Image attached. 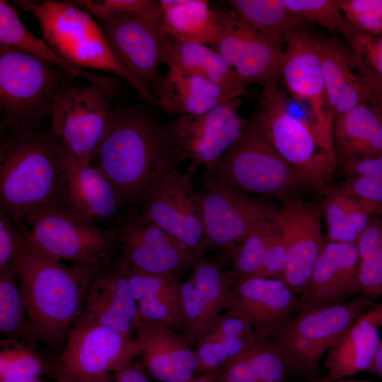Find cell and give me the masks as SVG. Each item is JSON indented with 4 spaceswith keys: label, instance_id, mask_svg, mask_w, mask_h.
Segmentation results:
<instances>
[{
    "label": "cell",
    "instance_id": "cell-49",
    "mask_svg": "<svg viewBox=\"0 0 382 382\" xmlns=\"http://www.w3.org/2000/svg\"><path fill=\"white\" fill-rule=\"evenodd\" d=\"M108 382H150L139 366H132L115 374Z\"/></svg>",
    "mask_w": 382,
    "mask_h": 382
},
{
    "label": "cell",
    "instance_id": "cell-12",
    "mask_svg": "<svg viewBox=\"0 0 382 382\" xmlns=\"http://www.w3.org/2000/svg\"><path fill=\"white\" fill-rule=\"evenodd\" d=\"M120 254L115 260L138 272L180 278L200 258L195 251L146 217L132 211L117 223Z\"/></svg>",
    "mask_w": 382,
    "mask_h": 382
},
{
    "label": "cell",
    "instance_id": "cell-43",
    "mask_svg": "<svg viewBox=\"0 0 382 382\" xmlns=\"http://www.w3.org/2000/svg\"><path fill=\"white\" fill-rule=\"evenodd\" d=\"M97 20L138 18L163 24L159 1L155 0H79L71 1Z\"/></svg>",
    "mask_w": 382,
    "mask_h": 382
},
{
    "label": "cell",
    "instance_id": "cell-51",
    "mask_svg": "<svg viewBox=\"0 0 382 382\" xmlns=\"http://www.w3.org/2000/svg\"><path fill=\"white\" fill-rule=\"evenodd\" d=\"M366 102L376 110L382 120V86L371 90Z\"/></svg>",
    "mask_w": 382,
    "mask_h": 382
},
{
    "label": "cell",
    "instance_id": "cell-36",
    "mask_svg": "<svg viewBox=\"0 0 382 382\" xmlns=\"http://www.w3.org/2000/svg\"><path fill=\"white\" fill-rule=\"evenodd\" d=\"M323 212L328 226L325 241L357 244L371 217L382 215V207L356 199L339 190H329Z\"/></svg>",
    "mask_w": 382,
    "mask_h": 382
},
{
    "label": "cell",
    "instance_id": "cell-11",
    "mask_svg": "<svg viewBox=\"0 0 382 382\" xmlns=\"http://www.w3.org/2000/svg\"><path fill=\"white\" fill-rule=\"evenodd\" d=\"M118 90L74 86L56 98L51 127L80 165L91 166L110 127Z\"/></svg>",
    "mask_w": 382,
    "mask_h": 382
},
{
    "label": "cell",
    "instance_id": "cell-4",
    "mask_svg": "<svg viewBox=\"0 0 382 382\" xmlns=\"http://www.w3.org/2000/svg\"><path fill=\"white\" fill-rule=\"evenodd\" d=\"M262 87L257 115L269 141L304 185L328 190L337 163L333 129L291 111L278 81Z\"/></svg>",
    "mask_w": 382,
    "mask_h": 382
},
{
    "label": "cell",
    "instance_id": "cell-32",
    "mask_svg": "<svg viewBox=\"0 0 382 382\" xmlns=\"http://www.w3.org/2000/svg\"><path fill=\"white\" fill-rule=\"evenodd\" d=\"M381 342L378 327L358 318L326 352L323 365L327 376L324 378L341 380L369 371Z\"/></svg>",
    "mask_w": 382,
    "mask_h": 382
},
{
    "label": "cell",
    "instance_id": "cell-33",
    "mask_svg": "<svg viewBox=\"0 0 382 382\" xmlns=\"http://www.w3.org/2000/svg\"><path fill=\"white\" fill-rule=\"evenodd\" d=\"M168 66H174L243 96L248 84L238 76L233 68L209 46L170 38L163 59Z\"/></svg>",
    "mask_w": 382,
    "mask_h": 382
},
{
    "label": "cell",
    "instance_id": "cell-42",
    "mask_svg": "<svg viewBox=\"0 0 382 382\" xmlns=\"http://www.w3.org/2000/svg\"><path fill=\"white\" fill-rule=\"evenodd\" d=\"M55 368L56 363L25 342L6 338L0 342V379L39 378Z\"/></svg>",
    "mask_w": 382,
    "mask_h": 382
},
{
    "label": "cell",
    "instance_id": "cell-7",
    "mask_svg": "<svg viewBox=\"0 0 382 382\" xmlns=\"http://www.w3.org/2000/svg\"><path fill=\"white\" fill-rule=\"evenodd\" d=\"M25 242L50 259L103 267L120 249L117 225L104 228L71 212L62 204L32 214L21 226Z\"/></svg>",
    "mask_w": 382,
    "mask_h": 382
},
{
    "label": "cell",
    "instance_id": "cell-15",
    "mask_svg": "<svg viewBox=\"0 0 382 382\" xmlns=\"http://www.w3.org/2000/svg\"><path fill=\"white\" fill-rule=\"evenodd\" d=\"M142 213L202 257L207 248L199 194L190 173L177 169L163 176L140 200Z\"/></svg>",
    "mask_w": 382,
    "mask_h": 382
},
{
    "label": "cell",
    "instance_id": "cell-44",
    "mask_svg": "<svg viewBox=\"0 0 382 382\" xmlns=\"http://www.w3.org/2000/svg\"><path fill=\"white\" fill-rule=\"evenodd\" d=\"M294 14L307 22L316 23L330 33L339 31L344 15L340 0H283Z\"/></svg>",
    "mask_w": 382,
    "mask_h": 382
},
{
    "label": "cell",
    "instance_id": "cell-13",
    "mask_svg": "<svg viewBox=\"0 0 382 382\" xmlns=\"http://www.w3.org/2000/svg\"><path fill=\"white\" fill-rule=\"evenodd\" d=\"M241 102L236 97L202 114L175 117L167 127L181 161L194 168L203 166L209 173L248 122L239 115Z\"/></svg>",
    "mask_w": 382,
    "mask_h": 382
},
{
    "label": "cell",
    "instance_id": "cell-9",
    "mask_svg": "<svg viewBox=\"0 0 382 382\" xmlns=\"http://www.w3.org/2000/svg\"><path fill=\"white\" fill-rule=\"evenodd\" d=\"M141 351L136 340L81 313L69 328L56 361L57 382H108Z\"/></svg>",
    "mask_w": 382,
    "mask_h": 382
},
{
    "label": "cell",
    "instance_id": "cell-29",
    "mask_svg": "<svg viewBox=\"0 0 382 382\" xmlns=\"http://www.w3.org/2000/svg\"><path fill=\"white\" fill-rule=\"evenodd\" d=\"M293 371L294 366L284 349L271 337H258L208 376L214 382H287Z\"/></svg>",
    "mask_w": 382,
    "mask_h": 382
},
{
    "label": "cell",
    "instance_id": "cell-25",
    "mask_svg": "<svg viewBox=\"0 0 382 382\" xmlns=\"http://www.w3.org/2000/svg\"><path fill=\"white\" fill-rule=\"evenodd\" d=\"M83 313L98 323L132 337L139 308L124 268L115 260L99 268L86 294Z\"/></svg>",
    "mask_w": 382,
    "mask_h": 382
},
{
    "label": "cell",
    "instance_id": "cell-21",
    "mask_svg": "<svg viewBox=\"0 0 382 382\" xmlns=\"http://www.w3.org/2000/svg\"><path fill=\"white\" fill-rule=\"evenodd\" d=\"M227 309L243 314L260 337H271L301 313V301L284 279L253 277L233 282Z\"/></svg>",
    "mask_w": 382,
    "mask_h": 382
},
{
    "label": "cell",
    "instance_id": "cell-37",
    "mask_svg": "<svg viewBox=\"0 0 382 382\" xmlns=\"http://www.w3.org/2000/svg\"><path fill=\"white\" fill-rule=\"evenodd\" d=\"M226 2L250 26L282 43L287 33L308 23L289 11L283 0H230Z\"/></svg>",
    "mask_w": 382,
    "mask_h": 382
},
{
    "label": "cell",
    "instance_id": "cell-22",
    "mask_svg": "<svg viewBox=\"0 0 382 382\" xmlns=\"http://www.w3.org/2000/svg\"><path fill=\"white\" fill-rule=\"evenodd\" d=\"M357 244L324 242L308 284L300 297L308 312L345 302L361 293Z\"/></svg>",
    "mask_w": 382,
    "mask_h": 382
},
{
    "label": "cell",
    "instance_id": "cell-8",
    "mask_svg": "<svg viewBox=\"0 0 382 382\" xmlns=\"http://www.w3.org/2000/svg\"><path fill=\"white\" fill-rule=\"evenodd\" d=\"M212 178L241 192L279 199L303 183L269 141L256 112L248 120L239 139L208 173Z\"/></svg>",
    "mask_w": 382,
    "mask_h": 382
},
{
    "label": "cell",
    "instance_id": "cell-30",
    "mask_svg": "<svg viewBox=\"0 0 382 382\" xmlns=\"http://www.w3.org/2000/svg\"><path fill=\"white\" fill-rule=\"evenodd\" d=\"M122 267L137 302L139 313L179 334L183 333L184 336L185 327L179 296L180 278Z\"/></svg>",
    "mask_w": 382,
    "mask_h": 382
},
{
    "label": "cell",
    "instance_id": "cell-14",
    "mask_svg": "<svg viewBox=\"0 0 382 382\" xmlns=\"http://www.w3.org/2000/svg\"><path fill=\"white\" fill-rule=\"evenodd\" d=\"M218 34L209 47L220 54L245 83L262 86L281 77L282 42L254 29L231 8H213Z\"/></svg>",
    "mask_w": 382,
    "mask_h": 382
},
{
    "label": "cell",
    "instance_id": "cell-31",
    "mask_svg": "<svg viewBox=\"0 0 382 382\" xmlns=\"http://www.w3.org/2000/svg\"><path fill=\"white\" fill-rule=\"evenodd\" d=\"M333 136L337 161L344 166L382 156V120L367 102L335 119Z\"/></svg>",
    "mask_w": 382,
    "mask_h": 382
},
{
    "label": "cell",
    "instance_id": "cell-6",
    "mask_svg": "<svg viewBox=\"0 0 382 382\" xmlns=\"http://www.w3.org/2000/svg\"><path fill=\"white\" fill-rule=\"evenodd\" d=\"M76 76L14 47L0 45V127L41 125Z\"/></svg>",
    "mask_w": 382,
    "mask_h": 382
},
{
    "label": "cell",
    "instance_id": "cell-26",
    "mask_svg": "<svg viewBox=\"0 0 382 382\" xmlns=\"http://www.w3.org/2000/svg\"><path fill=\"white\" fill-rule=\"evenodd\" d=\"M328 112L333 120L366 102L364 84L349 50L331 38H319Z\"/></svg>",
    "mask_w": 382,
    "mask_h": 382
},
{
    "label": "cell",
    "instance_id": "cell-5",
    "mask_svg": "<svg viewBox=\"0 0 382 382\" xmlns=\"http://www.w3.org/2000/svg\"><path fill=\"white\" fill-rule=\"evenodd\" d=\"M16 8L32 13L43 40L64 61L80 69L107 71L125 80L150 104L157 98L115 58L97 21L71 1H14Z\"/></svg>",
    "mask_w": 382,
    "mask_h": 382
},
{
    "label": "cell",
    "instance_id": "cell-24",
    "mask_svg": "<svg viewBox=\"0 0 382 382\" xmlns=\"http://www.w3.org/2000/svg\"><path fill=\"white\" fill-rule=\"evenodd\" d=\"M65 148L62 205L88 221L117 224L121 218L119 211L122 207L112 184L98 167L80 165Z\"/></svg>",
    "mask_w": 382,
    "mask_h": 382
},
{
    "label": "cell",
    "instance_id": "cell-16",
    "mask_svg": "<svg viewBox=\"0 0 382 382\" xmlns=\"http://www.w3.org/2000/svg\"><path fill=\"white\" fill-rule=\"evenodd\" d=\"M199 194L207 248L226 258L257 225L272 217L274 207L210 178Z\"/></svg>",
    "mask_w": 382,
    "mask_h": 382
},
{
    "label": "cell",
    "instance_id": "cell-53",
    "mask_svg": "<svg viewBox=\"0 0 382 382\" xmlns=\"http://www.w3.org/2000/svg\"><path fill=\"white\" fill-rule=\"evenodd\" d=\"M0 382H47L39 378H21L11 379H0Z\"/></svg>",
    "mask_w": 382,
    "mask_h": 382
},
{
    "label": "cell",
    "instance_id": "cell-17",
    "mask_svg": "<svg viewBox=\"0 0 382 382\" xmlns=\"http://www.w3.org/2000/svg\"><path fill=\"white\" fill-rule=\"evenodd\" d=\"M274 207L272 217L278 226L286 251L284 280L301 297L308 284L323 246L320 211L314 204L286 197Z\"/></svg>",
    "mask_w": 382,
    "mask_h": 382
},
{
    "label": "cell",
    "instance_id": "cell-18",
    "mask_svg": "<svg viewBox=\"0 0 382 382\" xmlns=\"http://www.w3.org/2000/svg\"><path fill=\"white\" fill-rule=\"evenodd\" d=\"M97 21L120 64L154 95L162 77L159 67L171 38L163 24L138 18Z\"/></svg>",
    "mask_w": 382,
    "mask_h": 382
},
{
    "label": "cell",
    "instance_id": "cell-46",
    "mask_svg": "<svg viewBox=\"0 0 382 382\" xmlns=\"http://www.w3.org/2000/svg\"><path fill=\"white\" fill-rule=\"evenodd\" d=\"M23 241L21 227L0 212V270L15 266Z\"/></svg>",
    "mask_w": 382,
    "mask_h": 382
},
{
    "label": "cell",
    "instance_id": "cell-35",
    "mask_svg": "<svg viewBox=\"0 0 382 382\" xmlns=\"http://www.w3.org/2000/svg\"><path fill=\"white\" fill-rule=\"evenodd\" d=\"M0 45L36 56L76 77L84 79L89 84L106 86L110 81V77L80 69L62 59L43 39L36 37L26 28L16 9L6 0L0 1Z\"/></svg>",
    "mask_w": 382,
    "mask_h": 382
},
{
    "label": "cell",
    "instance_id": "cell-34",
    "mask_svg": "<svg viewBox=\"0 0 382 382\" xmlns=\"http://www.w3.org/2000/svg\"><path fill=\"white\" fill-rule=\"evenodd\" d=\"M163 28L173 39L211 45L218 34L213 8L206 0H160Z\"/></svg>",
    "mask_w": 382,
    "mask_h": 382
},
{
    "label": "cell",
    "instance_id": "cell-2",
    "mask_svg": "<svg viewBox=\"0 0 382 382\" xmlns=\"http://www.w3.org/2000/svg\"><path fill=\"white\" fill-rule=\"evenodd\" d=\"M181 161L167 126L137 107L118 105L94 166L112 184L122 207L140 202Z\"/></svg>",
    "mask_w": 382,
    "mask_h": 382
},
{
    "label": "cell",
    "instance_id": "cell-28",
    "mask_svg": "<svg viewBox=\"0 0 382 382\" xmlns=\"http://www.w3.org/2000/svg\"><path fill=\"white\" fill-rule=\"evenodd\" d=\"M260 337L241 313L227 309L195 344L197 374H212Z\"/></svg>",
    "mask_w": 382,
    "mask_h": 382
},
{
    "label": "cell",
    "instance_id": "cell-23",
    "mask_svg": "<svg viewBox=\"0 0 382 382\" xmlns=\"http://www.w3.org/2000/svg\"><path fill=\"white\" fill-rule=\"evenodd\" d=\"M134 330L143 364L156 379L162 382H189L196 377L197 357L180 334L139 313Z\"/></svg>",
    "mask_w": 382,
    "mask_h": 382
},
{
    "label": "cell",
    "instance_id": "cell-54",
    "mask_svg": "<svg viewBox=\"0 0 382 382\" xmlns=\"http://www.w3.org/2000/svg\"><path fill=\"white\" fill-rule=\"evenodd\" d=\"M189 382H214L212 378L206 374H199L197 377Z\"/></svg>",
    "mask_w": 382,
    "mask_h": 382
},
{
    "label": "cell",
    "instance_id": "cell-3",
    "mask_svg": "<svg viewBox=\"0 0 382 382\" xmlns=\"http://www.w3.org/2000/svg\"><path fill=\"white\" fill-rule=\"evenodd\" d=\"M15 269L31 342L63 350L67 332L83 311L88 284L99 267L64 265L40 254L24 240Z\"/></svg>",
    "mask_w": 382,
    "mask_h": 382
},
{
    "label": "cell",
    "instance_id": "cell-41",
    "mask_svg": "<svg viewBox=\"0 0 382 382\" xmlns=\"http://www.w3.org/2000/svg\"><path fill=\"white\" fill-rule=\"evenodd\" d=\"M339 31L350 45L357 69L368 93L382 86V33L372 35L360 33L345 18Z\"/></svg>",
    "mask_w": 382,
    "mask_h": 382
},
{
    "label": "cell",
    "instance_id": "cell-47",
    "mask_svg": "<svg viewBox=\"0 0 382 382\" xmlns=\"http://www.w3.org/2000/svg\"><path fill=\"white\" fill-rule=\"evenodd\" d=\"M340 190L350 197L382 207L381 180L362 175L350 176Z\"/></svg>",
    "mask_w": 382,
    "mask_h": 382
},
{
    "label": "cell",
    "instance_id": "cell-27",
    "mask_svg": "<svg viewBox=\"0 0 382 382\" xmlns=\"http://www.w3.org/2000/svg\"><path fill=\"white\" fill-rule=\"evenodd\" d=\"M168 67L154 92L158 105L168 113L202 114L231 98L242 96L179 67Z\"/></svg>",
    "mask_w": 382,
    "mask_h": 382
},
{
    "label": "cell",
    "instance_id": "cell-20",
    "mask_svg": "<svg viewBox=\"0 0 382 382\" xmlns=\"http://www.w3.org/2000/svg\"><path fill=\"white\" fill-rule=\"evenodd\" d=\"M319 38L303 27L287 33L280 74L291 97L299 103H308L315 120L333 129L326 103Z\"/></svg>",
    "mask_w": 382,
    "mask_h": 382
},
{
    "label": "cell",
    "instance_id": "cell-39",
    "mask_svg": "<svg viewBox=\"0 0 382 382\" xmlns=\"http://www.w3.org/2000/svg\"><path fill=\"white\" fill-rule=\"evenodd\" d=\"M357 245L360 291L378 298L382 296V215L371 217Z\"/></svg>",
    "mask_w": 382,
    "mask_h": 382
},
{
    "label": "cell",
    "instance_id": "cell-38",
    "mask_svg": "<svg viewBox=\"0 0 382 382\" xmlns=\"http://www.w3.org/2000/svg\"><path fill=\"white\" fill-rule=\"evenodd\" d=\"M281 234L272 217L257 225L227 257L233 282L261 277L270 248Z\"/></svg>",
    "mask_w": 382,
    "mask_h": 382
},
{
    "label": "cell",
    "instance_id": "cell-45",
    "mask_svg": "<svg viewBox=\"0 0 382 382\" xmlns=\"http://www.w3.org/2000/svg\"><path fill=\"white\" fill-rule=\"evenodd\" d=\"M342 13L357 31L382 33V0H340Z\"/></svg>",
    "mask_w": 382,
    "mask_h": 382
},
{
    "label": "cell",
    "instance_id": "cell-10",
    "mask_svg": "<svg viewBox=\"0 0 382 382\" xmlns=\"http://www.w3.org/2000/svg\"><path fill=\"white\" fill-rule=\"evenodd\" d=\"M377 298L360 294L341 303L300 313L271 337L295 371L315 376L322 357Z\"/></svg>",
    "mask_w": 382,
    "mask_h": 382
},
{
    "label": "cell",
    "instance_id": "cell-40",
    "mask_svg": "<svg viewBox=\"0 0 382 382\" xmlns=\"http://www.w3.org/2000/svg\"><path fill=\"white\" fill-rule=\"evenodd\" d=\"M0 332L6 338L31 342L15 266L0 270Z\"/></svg>",
    "mask_w": 382,
    "mask_h": 382
},
{
    "label": "cell",
    "instance_id": "cell-48",
    "mask_svg": "<svg viewBox=\"0 0 382 382\" xmlns=\"http://www.w3.org/2000/svg\"><path fill=\"white\" fill-rule=\"evenodd\" d=\"M350 176L362 175L382 180V156L360 159L344 166Z\"/></svg>",
    "mask_w": 382,
    "mask_h": 382
},
{
    "label": "cell",
    "instance_id": "cell-50",
    "mask_svg": "<svg viewBox=\"0 0 382 382\" xmlns=\"http://www.w3.org/2000/svg\"><path fill=\"white\" fill-rule=\"evenodd\" d=\"M359 318L366 319L376 327L382 328V303H375Z\"/></svg>",
    "mask_w": 382,
    "mask_h": 382
},
{
    "label": "cell",
    "instance_id": "cell-1",
    "mask_svg": "<svg viewBox=\"0 0 382 382\" xmlns=\"http://www.w3.org/2000/svg\"><path fill=\"white\" fill-rule=\"evenodd\" d=\"M66 148L51 125L0 127V212L19 227L62 204Z\"/></svg>",
    "mask_w": 382,
    "mask_h": 382
},
{
    "label": "cell",
    "instance_id": "cell-55",
    "mask_svg": "<svg viewBox=\"0 0 382 382\" xmlns=\"http://www.w3.org/2000/svg\"><path fill=\"white\" fill-rule=\"evenodd\" d=\"M311 382H369V381H356V380H346V379H341V380H337V381H329L327 379H325L324 378H320V379H314L311 381Z\"/></svg>",
    "mask_w": 382,
    "mask_h": 382
},
{
    "label": "cell",
    "instance_id": "cell-19",
    "mask_svg": "<svg viewBox=\"0 0 382 382\" xmlns=\"http://www.w3.org/2000/svg\"><path fill=\"white\" fill-rule=\"evenodd\" d=\"M233 282L231 270L221 262L203 257L180 282L179 296L185 327L183 337L189 345L195 344L221 311L227 309Z\"/></svg>",
    "mask_w": 382,
    "mask_h": 382
},
{
    "label": "cell",
    "instance_id": "cell-52",
    "mask_svg": "<svg viewBox=\"0 0 382 382\" xmlns=\"http://www.w3.org/2000/svg\"><path fill=\"white\" fill-rule=\"evenodd\" d=\"M369 371L382 378V341Z\"/></svg>",
    "mask_w": 382,
    "mask_h": 382
}]
</instances>
